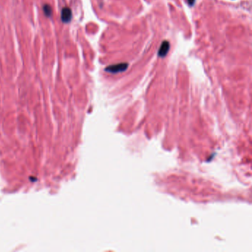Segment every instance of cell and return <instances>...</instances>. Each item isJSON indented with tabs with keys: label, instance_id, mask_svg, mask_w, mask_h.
Returning <instances> with one entry per match:
<instances>
[{
	"label": "cell",
	"instance_id": "cell-1",
	"mask_svg": "<svg viewBox=\"0 0 252 252\" xmlns=\"http://www.w3.org/2000/svg\"><path fill=\"white\" fill-rule=\"evenodd\" d=\"M128 67V64L127 63H121V64H114V65H110L106 67L105 70L107 72L111 73H116L125 71Z\"/></svg>",
	"mask_w": 252,
	"mask_h": 252
},
{
	"label": "cell",
	"instance_id": "cell-2",
	"mask_svg": "<svg viewBox=\"0 0 252 252\" xmlns=\"http://www.w3.org/2000/svg\"><path fill=\"white\" fill-rule=\"evenodd\" d=\"M72 11H71L70 8H64L62 11V21L64 23H68L71 21L72 19Z\"/></svg>",
	"mask_w": 252,
	"mask_h": 252
},
{
	"label": "cell",
	"instance_id": "cell-3",
	"mask_svg": "<svg viewBox=\"0 0 252 252\" xmlns=\"http://www.w3.org/2000/svg\"><path fill=\"white\" fill-rule=\"evenodd\" d=\"M169 47L170 45L167 41H164L163 42L162 45H161V47H160L159 51H158V56H161V57H164L166 56L167 53L169 50Z\"/></svg>",
	"mask_w": 252,
	"mask_h": 252
},
{
	"label": "cell",
	"instance_id": "cell-4",
	"mask_svg": "<svg viewBox=\"0 0 252 252\" xmlns=\"http://www.w3.org/2000/svg\"><path fill=\"white\" fill-rule=\"evenodd\" d=\"M43 11L44 13L45 14V16L47 17H50L53 14V10L52 8H51L50 5H45L43 6Z\"/></svg>",
	"mask_w": 252,
	"mask_h": 252
},
{
	"label": "cell",
	"instance_id": "cell-5",
	"mask_svg": "<svg viewBox=\"0 0 252 252\" xmlns=\"http://www.w3.org/2000/svg\"><path fill=\"white\" fill-rule=\"evenodd\" d=\"M187 2L189 3V5H193L194 4H195V0H187Z\"/></svg>",
	"mask_w": 252,
	"mask_h": 252
}]
</instances>
